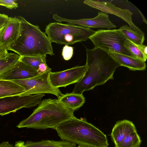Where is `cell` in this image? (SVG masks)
<instances>
[{
    "label": "cell",
    "instance_id": "obj_1",
    "mask_svg": "<svg viewBox=\"0 0 147 147\" xmlns=\"http://www.w3.org/2000/svg\"><path fill=\"white\" fill-rule=\"evenodd\" d=\"M86 52L87 70L83 78L76 83L72 92L74 93L82 94L113 79L115 69L120 66L108 53L100 49L86 48Z\"/></svg>",
    "mask_w": 147,
    "mask_h": 147
},
{
    "label": "cell",
    "instance_id": "obj_2",
    "mask_svg": "<svg viewBox=\"0 0 147 147\" xmlns=\"http://www.w3.org/2000/svg\"><path fill=\"white\" fill-rule=\"evenodd\" d=\"M58 136L62 140L87 147H108L106 135L85 118L75 117L65 121L56 127Z\"/></svg>",
    "mask_w": 147,
    "mask_h": 147
},
{
    "label": "cell",
    "instance_id": "obj_3",
    "mask_svg": "<svg viewBox=\"0 0 147 147\" xmlns=\"http://www.w3.org/2000/svg\"><path fill=\"white\" fill-rule=\"evenodd\" d=\"M17 17L20 21V34L7 50L14 52L20 57L54 55L51 42L46 33L38 26L31 24L23 17Z\"/></svg>",
    "mask_w": 147,
    "mask_h": 147
},
{
    "label": "cell",
    "instance_id": "obj_4",
    "mask_svg": "<svg viewBox=\"0 0 147 147\" xmlns=\"http://www.w3.org/2000/svg\"><path fill=\"white\" fill-rule=\"evenodd\" d=\"M75 111L63 105L57 99L42 100L27 118L16 126L19 128L56 129L62 123L75 116Z\"/></svg>",
    "mask_w": 147,
    "mask_h": 147
},
{
    "label": "cell",
    "instance_id": "obj_5",
    "mask_svg": "<svg viewBox=\"0 0 147 147\" xmlns=\"http://www.w3.org/2000/svg\"><path fill=\"white\" fill-rule=\"evenodd\" d=\"M45 31L51 43L68 45L87 40L95 31L87 27L60 22L49 23Z\"/></svg>",
    "mask_w": 147,
    "mask_h": 147
},
{
    "label": "cell",
    "instance_id": "obj_6",
    "mask_svg": "<svg viewBox=\"0 0 147 147\" xmlns=\"http://www.w3.org/2000/svg\"><path fill=\"white\" fill-rule=\"evenodd\" d=\"M89 39L93 43L95 48L100 49L109 53H116L134 57L124 46L126 39L119 29H98Z\"/></svg>",
    "mask_w": 147,
    "mask_h": 147
},
{
    "label": "cell",
    "instance_id": "obj_7",
    "mask_svg": "<svg viewBox=\"0 0 147 147\" xmlns=\"http://www.w3.org/2000/svg\"><path fill=\"white\" fill-rule=\"evenodd\" d=\"M51 72L50 68L46 72L32 78L21 80H12L23 87L25 92L20 95L50 94L57 97L62 94L59 88L54 87L50 79Z\"/></svg>",
    "mask_w": 147,
    "mask_h": 147
},
{
    "label": "cell",
    "instance_id": "obj_8",
    "mask_svg": "<svg viewBox=\"0 0 147 147\" xmlns=\"http://www.w3.org/2000/svg\"><path fill=\"white\" fill-rule=\"evenodd\" d=\"M45 94L33 95H17L0 98V115L14 113L22 108H30L39 105Z\"/></svg>",
    "mask_w": 147,
    "mask_h": 147
},
{
    "label": "cell",
    "instance_id": "obj_9",
    "mask_svg": "<svg viewBox=\"0 0 147 147\" xmlns=\"http://www.w3.org/2000/svg\"><path fill=\"white\" fill-rule=\"evenodd\" d=\"M87 65L77 66L61 71L52 72L50 79L52 86L59 88L65 87L79 82L84 76L87 70Z\"/></svg>",
    "mask_w": 147,
    "mask_h": 147
},
{
    "label": "cell",
    "instance_id": "obj_10",
    "mask_svg": "<svg viewBox=\"0 0 147 147\" xmlns=\"http://www.w3.org/2000/svg\"><path fill=\"white\" fill-rule=\"evenodd\" d=\"M112 1H100L92 0H86L84 4L99 10L106 13L114 14L122 19L133 30L143 35L144 32L133 22L132 13L128 9H122L116 7L112 3Z\"/></svg>",
    "mask_w": 147,
    "mask_h": 147
},
{
    "label": "cell",
    "instance_id": "obj_11",
    "mask_svg": "<svg viewBox=\"0 0 147 147\" xmlns=\"http://www.w3.org/2000/svg\"><path fill=\"white\" fill-rule=\"evenodd\" d=\"M52 17L54 20L60 22H64L89 28H102L110 29L116 27V26L109 20L108 15L101 12H98L95 17L90 19L71 20L61 17L57 13L53 14Z\"/></svg>",
    "mask_w": 147,
    "mask_h": 147
},
{
    "label": "cell",
    "instance_id": "obj_12",
    "mask_svg": "<svg viewBox=\"0 0 147 147\" xmlns=\"http://www.w3.org/2000/svg\"><path fill=\"white\" fill-rule=\"evenodd\" d=\"M20 27V21L17 17H9L0 36V45L3 48L7 50L9 47L17 40Z\"/></svg>",
    "mask_w": 147,
    "mask_h": 147
},
{
    "label": "cell",
    "instance_id": "obj_13",
    "mask_svg": "<svg viewBox=\"0 0 147 147\" xmlns=\"http://www.w3.org/2000/svg\"><path fill=\"white\" fill-rule=\"evenodd\" d=\"M38 74L34 68L20 60L9 72L0 76V80H24L32 78Z\"/></svg>",
    "mask_w": 147,
    "mask_h": 147
},
{
    "label": "cell",
    "instance_id": "obj_14",
    "mask_svg": "<svg viewBox=\"0 0 147 147\" xmlns=\"http://www.w3.org/2000/svg\"><path fill=\"white\" fill-rule=\"evenodd\" d=\"M136 131L135 125L131 121L125 119L116 122L111 134L115 145L121 142L127 135Z\"/></svg>",
    "mask_w": 147,
    "mask_h": 147
},
{
    "label": "cell",
    "instance_id": "obj_15",
    "mask_svg": "<svg viewBox=\"0 0 147 147\" xmlns=\"http://www.w3.org/2000/svg\"><path fill=\"white\" fill-rule=\"evenodd\" d=\"M120 65L126 67L133 71L145 70V62L134 57L116 53H109Z\"/></svg>",
    "mask_w": 147,
    "mask_h": 147
},
{
    "label": "cell",
    "instance_id": "obj_16",
    "mask_svg": "<svg viewBox=\"0 0 147 147\" xmlns=\"http://www.w3.org/2000/svg\"><path fill=\"white\" fill-rule=\"evenodd\" d=\"M57 99L63 105L74 111L82 107L85 101L83 94L72 92L62 94Z\"/></svg>",
    "mask_w": 147,
    "mask_h": 147
},
{
    "label": "cell",
    "instance_id": "obj_17",
    "mask_svg": "<svg viewBox=\"0 0 147 147\" xmlns=\"http://www.w3.org/2000/svg\"><path fill=\"white\" fill-rule=\"evenodd\" d=\"M25 92L23 87L12 81L0 80V98L21 95Z\"/></svg>",
    "mask_w": 147,
    "mask_h": 147
},
{
    "label": "cell",
    "instance_id": "obj_18",
    "mask_svg": "<svg viewBox=\"0 0 147 147\" xmlns=\"http://www.w3.org/2000/svg\"><path fill=\"white\" fill-rule=\"evenodd\" d=\"M25 147H76V144L64 141H55L48 140L39 142L28 141Z\"/></svg>",
    "mask_w": 147,
    "mask_h": 147
},
{
    "label": "cell",
    "instance_id": "obj_19",
    "mask_svg": "<svg viewBox=\"0 0 147 147\" xmlns=\"http://www.w3.org/2000/svg\"><path fill=\"white\" fill-rule=\"evenodd\" d=\"M124 46L131 53L134 57L145 62L147 58V46L137 45L126 39Z\"/></svg>",
    "mask_w": 147,
    "mask_h": 147
},
{
    "label": "cell",
    "instance_id": "obj_20",
    "mask_svg": "<svg viewBox=\"0 0 147 147\" xmlns=\"http://www.w3.org/2000/svg\"><path fill=\"white\" fill-rule=\"evenodd\" d=\"M20 57L17 54L10 52L5 58L0 59V76L9 72Z\"/></svg>",
    "mask_w": 147,
    "mask_h": 147
},
{
    "label": "cell",
    "instance_id": "obj_21",
    "mask_svg": "<svg viewBox=\"0 0 147 147\" xmlns=\"http://www.w3.org/2000/svg\"><path fill=\"white\" fill-rule=\"evenodd\" d=\"M119 29L126 39L137 45H143L145 39L144 35L133 30L127 25L122 26Z\"/></svg>",
    "mask_w": 147,
    "mask_h": 147
},
{
    "label": "cell",
    "instance_id": "obj_22",
    "mask_svg": "<svg viewBox=\"0 0 147 147\" xmlns=\"http://www.w3.org/2000/svg\"><path fill=\"white\" fill-rule=\"evenodd\" d=\"M141 143L140 138L136 131L127 135L119 143L115 145V147H139Z\"/></svg>",
    "mask_w": 147,
    "mask_h": 147
},
{
    "label": "cell",
    "instance_id": "obj_23",
    "mask_svg": "<svg viewBox=\"0 0 147 147\" xmlns=\"http://www.w3.org/2000/svg\"><path fill=\"white\" fill-rule=\"evenodd\" d=\"M46 55L34 56L21 57L20 61L31 67L37 71L39 65L46 59Z\"/></svg>",
    "mask_w": 147,
    "mask_h": 147
},
{
    "label": "cell",
    "instance_id": "obj_24",
    "mask_svg": "<svg viewBox=\"0 0 147 147\" xmlns=\"http://www.w3.org/2000/svg\"><path fill=\"white\" fill-rule=\"evenodd\" d=\"M73 47L68 45H65L62 52V55L63 59L66 61L69 60L73 56Z\"/></svg>",
    "mask_w": 147,
    "mask_h": 147
},
{
    "label": "cell",
    "instance_id": "obj_25",
    "mask_svg": "<svg viewBox=\"0 0 147 147\" xmlns=\"http://www.w3.org/2000/svg\"><path fill=\"white\" fill-rule=\"evenodd\" d=\"M15 0H0V5L4 6L10 9H16L18 4Z\"/></svg>",
    "mask_w": 147,
    "mask_h": 147
},
{
    "label": "cell",
    "instance_id": "obj_26",
    "mask_svg": "<svg viewBox=\"0 0 147 147\" xmlns=\"http://www.w3.org/2000/svg\"><path fill=\"white\" fill-rule=\"evenodd\" d=\"M46 63V59H44L39 65L37 71L39 74L43 73L50 69Z\"/></svg>",
    "mask_w": 147,
    "mask_h": 147
},
{
    "label": "cell",
    "instance_id": "obj_27",
    "mask_svg": "<svg viewBox=\"0 0 147 147\" xmlns=\"http://www.w3.org/2000/svg\"><path fill=\"white\" fill-rule=\"evenodd\" d=\"M9 17L5 14L0 13V28H2L6 23Z\"/></svg>",
    "mask_w": 147,
    "mask_h": 147
},
{
    "label": "cell",
    "instance_id": "obj_28",
    "mask_svg": "<svg viewBox=\"0 0 147 147\" xmlns=\"http://www.w3.org/2000/svg\"><path fill=\"white\" fill-rule=\"evenodd\" d=\"M8 53L7 49L3 48H0V59L5 58Z\"/></svg>",
    "mask_w": 147,
    "mask_h": 147
},
{
    "label": "cell",
    "instance_id": "obj_29",
    "mask_svg": "<svg viewBox=\"0 0 147 147\" xmlns=\"http://www.w3.org/2000/svg\"><path fill=\"white\" fill-rule=\"evenodd\" d=\"M0 147H13V146L8 142L4 141L0 143Z\"/></svg>",
    "mask_w": 147,
    "mask_h": 147
},
{
    "label": "cell",
    "instance_id": "obj_30",
    "mask_svg": "<svg viewBox=\"0 0 147 147\" xmlns=\"http://www.w3.org/2000/svg\"><path fill=\"white\" fill-rule=\"evenodd\" d=\"M25 143L24 141H19L16 142L13 147H25Z\"/></svg>",
    "mask_w": 147,
    "mask_h": 147
},
{
    "label": "cell",
    "instance_id": "obj_31",
    "mask_svg": "<svg viewBox=\"0 0 147 147\" xmlns=\"http://www.w3.org/2000/svg\"><path fill=\"white\" fill-rule=\"evenodd\" d=\"M4 26H3L2 28H0V36H1V33L2 31V30H3V28L4 27Z\"/></svg>",
    "mask_w": 147,
    "mask_h": 147
},
{
    "label": "cell",
    "instance_id": "obj_32",
    "mask_svg": "<svg viewBox=\"0 0 147 147\" xmlns=\"http://www.w3.org/2000/svg\"><path fill=\"white\" fill-rule=\"evenodd\" d=\"M77 147H87L82 146H80L78 145V146Z\"/></svg>",
    "mask_w": 147,
    "mask_h": 147
},
{
    "label": "cell",
    "instance_id": "obj_33",
    "mask_svg": "<svg viewBox=\"0 0 147 147\" xmlns=\"http://www.w3.org/2000/svg\"><path fill=\"white\" fill-rule=\"evenodd\" d=\"M3 48L1 45H0V48Z\"/></svg>",
    "mask_w": 147,
    "mask_h": 147
},
{
    "label": "cell",
    "instance_id": "obj_34",
    "mask_svg": "<svg viewBox=\"0 0 147 147\" xmlns=\"http://www.w3.org/2000/svg\"><path fill=\"white\" fill-rule=\"evenodd\" d=\"M139 147H140V146H139Z\"/></svg>",
    "mask_w": 147,
    "mask_h": 147
}]
</instances>
